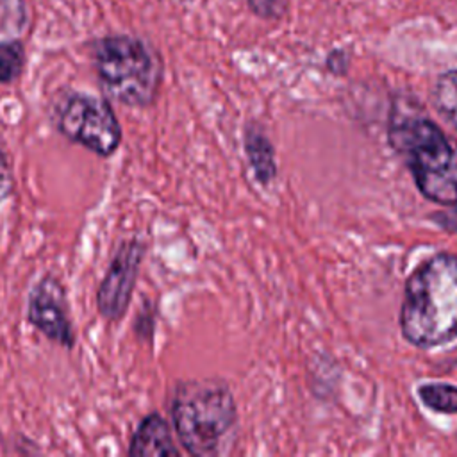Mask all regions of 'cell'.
<instances>
[{
  "label": "cell",
  "mask_w": 457,
  "mask_h": 457,
  "mask_svg": "<svg viewBox=\"0 0 457 457\" xmlns=\"http://www.w3.org/2000/svg\"><path fill=\"white\" fill-rule=\"evenodd\" d=\"M170 414L182 448L195 457L223 453L237 421L234 396L216 378L179 382L171 393Z\"/></svg>",
  "instance_id": "cell-3"
},
{
  "label": "cell",
  "mask_w": 457,
  "mask_h": 457,
  "mask_svg": "<svg viewBox=\"0 0 457 457\" xmlns=\"http://www.w3.org/2000/svg\"><path fill=\"white\" fill-rule=\"evenodd\" d=\"M448 207H450L448 211L436 212L434 220H436V223L441 225L443 228L452 230V232H457V204H452V205H448Z\"/></svg>",
  "instance_id": "cell-16"
},
{
  "label": "cell",
  "mask_w": 457,
  "mask_h": 457,
  "mask_svg": "<svg viewBox=\"0 0 457 457\" xmlns=\"http://www.w3.org/2000/svg\"><path fill=\"white\" fill-rule=\"evenodd\" d=\"M129 455H180L168 421L159 412H150L139 420L130 436Z\"/></svg>",
  "instance_id": "cell-8"
},
{
  "label": "cell",
  "mask_w": 457,
  "mask_h": 457,
  "mask_svg": "<svg viewBox=\"0 0 457 457\" xmlns=\"http://www.w3.org/2000/svg\"><path fill=\"white\" fill-rule=\"evenodd\" d=\"M50 121L66 141L102 159L114 155L121 145L120 120L104 96L75 89L62 91L50 105Z\"/></svg>",
  "instance_id": "cell-5"
},
{
  "label": "cell",
  "mask_w": 457,
  "mask_h": 457,
  "mask_svg": "<svg viewBox=\"0 0 457 457\" xmlns=\"http://www.w3.org/2000/svg\"><path fill=\"white\" fill-rule=\"evenodd\" d=\"M25 62L27 54L20 39L11 37L0 41V84H14L25 70Z\"/></svg>",
  "instance_id": "cell-11"
},
{
  "label": "cell",
  "mask_w": 457,
  "mask_h": 457,
  "mask_svg": "<svg viewBox=\"0 0 457 457\" xmlns=\"http://www.w3.org/2000/svg\"><path fill=\"white\" fill-rule=\"evenodd\" d=\"M418 396L430 411L443 414H457V386L452 384H423L418 389Z\"/></svg>",
  "instance_id": "cell-12"
},
{
  "label": "cell",
  "mask_w": 457,
  "mask_h": 457,
  "mask_svg": "<svg viewBox=\"0 0 457 457\" xmlns=\"http://www.w3.org/2000/svg\"><path fill=\"white\" fill-rule=\"evenodd\" d=\"M248 9L262 20H280L289 5V0H245Z\"/></svg>",
  "instance_id": "cell-13"
},
{
  "label": "cell",
  "mask_w": 457,
  "mask_h": 457,
  "mask_svg": "<svg viewBox=\"0 0 457 457\" xmlns=\"http://www.w3.org/2000/svg\"><path fill=\"white\" fill-rule=\"evenodd\" d=\"M400 330L416 348H436L457 339V255L436 253L405 280Z\"/></svg>",
  "instance_id": "cell-2"
},
{
  "label": "cell",
  "mask_w": 457,
  "mask_h": 457,
  "mask_svg": "<svg viewBox=\"0 0 457 457\" xmlns=\"http://www.w3.org/2000/svg\"><path fill=\"white\" fill-rule=\"evenodd\" d=\"M145 257V243L137 237L121 239L107 264L96 289V311L105 321H120L130 305L139 268Z\"/></svg>",
  "instance_id": "cell-6"
},
{
  "label": "cell",
  "mask_w": 457,
  "mask_h": 457,
  "mask_svg": "<svg viewBox=\"0 0 457 457\" xmlns=\"http://www.w3.org/2000/svg\"><path fill=\"white\" fill-rule=\"evenodd\" d=\"M12 191H14L12 166H11V161H9L7 154L0 146V204L4 200H7L12 195Z\"/></svg>",
  "instance_id": "cell-14"
},
{
  "label": "cell",
  "mask_w": 457,
  "mask_h": 457,
  "mask_svg": "<svg viewBox=\"0 0 457 457\" xmlns=\"http://www.w3.org/2000/svg\"><path fill=\"white\" fill-rule=\"evenodd\" d=\"M134 332L141 341L152 337V334H154V312H148L146 307L137 312L136 321H134Z\"/></svg>",
  "instance_id": "cell-15"
},
{
  "label": "cell",
  "mask_w": 457,
  "mask_h": 457,
  "mask_svg": "<svg viewBox=\"0 0 457 457\" xmlns=\"http://www.w3.org/2000/svg\"><path fill=\"white\" fill-rule=\"evenodd\" d=\"M245 152L255 179L264 186L270 184L277 175L275 150L266 134L257 125H248L245 130Z\"/></svg>",
  "instance_id": "cell-9"
},
{
  "label": "cell",
  "mask_w": 457,
  "mask_h": 457,
  "mask_svg": "<svg viewBox=\"0 0 457 457\" xmlns=\"http://www.w3.org/2000/svg\"><path fill=\"white\" fill-rule=\"evenodd\" d=\"M430 100L437 114L457 132V70H448L436 79Z\"/></svg>",
  "instance_id": "cell-10"
},
{
  "label": "cell",
  "mask_w": 457,
  "mask_h": 457,
  "mask_svg": "<svg viewBox=\"0 0 457 457\" xmlns=\"http://www.w3.org/2000/svg\"><path fill=\"white\" fill-rule=\"evenodd\" d=\"M91 66L104 95L121 105L150 107L162 84V59L143 37L107 34L89 45Z\"/></svg>",
  "instance_id": "cell-4"
},
{
  "label": "cell",
  "mask_w": 457,
  "mask_h": 457,
  "mask_svg": "<svg viewBox=\"0 0 457 457\" xmlns=\"http://www.w3.org/2000/svg\"><path fill=\"white\" fill-rule=\"evenodd\" d=\"M27 321L54 345L66 350L75 346L77 337L70 318L66 291L55 275H43L29 291Z\"/></svg>",
  "instance_id": "cell-7"
},
{
  "label": "cell",
  "mask_w": 457,
  "mask_h": 457,
  "mask_svg": "<svg viewBox=\"0 0 457 457\" xmlns=\"http://www.w3.org/2000/svg\"><path fill=\"white\" fill-rule=\"evenodd\" d=\"M387 137L427 200L457 204V139L409 98L395 102Z\"/></svg>",
  "instance_id": "cell-1"
}]
</instances>
